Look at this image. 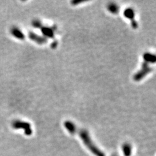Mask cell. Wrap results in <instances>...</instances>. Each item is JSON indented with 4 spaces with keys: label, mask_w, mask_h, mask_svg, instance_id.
Instances as JSON below:
<instances>
[{
    "label": "cell",
    "mask_w": 156,
    "mask_h": 156,
    "mask_svg": "<svg viewBox=\"0 0 156 156\" xmlns=\"http://www.w3.org/2000/svg\"><path fill=\"white\" fill-rule=\"evenodd\" d=\"M79 135L85 145L92 151V153L97 156H104V153H102L101 151L99 149H98L97 147H95V145L93 144L87 131L84 129L81 130L79 133Z\"/></svg>",
    "instance_id": "6da1fadb"
},
{
    "label": "cell",
    "mask_w": 156,
    "mask_h": 156,
    "mask_svg": "<svg viewBox=\"0 0 156 156\" xmlns=\"http://www.w3.org/2000/svg\"><path fill=\"white\" fill-rule=\"evenodd\" d=\"M152 68L149 67L148 63L145 61L142 63L141 69L138 71L134 76V79L138 82L141 81L144 77H145L147 74H149L152 71Z\"/></svg>",
    "instance_id": "7a4b0ae2"
},
{
    "label": "cell",
    "mask_w": 156,
    "mask_h": 156,
    "mask_svg": "<svg viewBox=\"0 0 156 156\" xmlns=\"http://www.w3.org/2000/svg\"><path fill=\"white\" fill-rule=\"evenodd\" d=\"M29 37L31 39L35 41L39 44H44L47 42V39L45 37H41L37 34L33 33V32H30L29 34Z\"/></svg>",
    "instance_id": "3957f363"
},
{
    "label": "cell",
    "mask_w": 156,
    "mask_h": 156,
    "mask_svg": "<svg viewBox=\"0 0 156 156\" xmlns=\"http://www.w3.org/2000/svg\"><path fill=\"white\" fill-rule=\"evenodd\" d=\"M41 31L43 34L45 36V38L48 37V38H53L54 37V32L55 30V26L53 27H42Z\"/></svg>",
    "instance_id": "277c9868"
},
{
    "label": "cell",
    "mask_w": 156,
    "mask_h": 156,
    "mask_svg": "<svg viewBox=\"0 0 156 156\" xmlns=\"http://www.w3.org/2000/svg\"><path fill=\"white\" fill-rule=\"evenodd\" d=\"M124 15L126 18L130 19L131 20H134L135 17L134 10L131 8H127L124 12Z\"/></svg>",
    "instance_id": "5b68a950"
},
{
    "label": "cell",
    "mask_w": 156,
    "mask_h": 156,
    "mask_svg": "<svg viewBox=\"0 0 156 156\" xmlns=\"http://www.w3.org/2000/svg\"><path fill=\"white\" fill-rule=\"evenodd\" d=\"M143 58L147 63H154L156 62V56L149 53H146L143 55Z\"/></svg>",
    "instance_id": "8992f818"
},
{
    "label": "cell",
    "mask_w": 156,
    "mask_h": 156,
    "mask_svg": "<svg viewBox=\"0 0 156 156\" xmlns=\"http://www.w3.org/2000/svg\"><path fill=\"white\" fill-rule=\"evenodd\" d=\"M65 127L67 130L71 134H75L76 132V127L74 124L70 121H66L65 123Z\"/></svg>",
    "instance_id": "52a82bcc"
},
{
    "label": "cell",
    "mask_w": 156,
    "mask_h": 156,
    "mask_svg": "<svg viewBox=\"0 0 156 156\" xmlns=\"http://www.w3.org/2000/svg\"><path fill=\"white\" fill-rule=\"evenodd\" d=\"M108 10L113 14H117L119 11V7L114 3H110L108 6Z\"/></svg>",
    "instance_id": "ba28073f"
},
{
    "label": "cell",
    "mask_w": 156,
    "mask_h": 156,
    "mask_svg": "<svg viewBox=\"0 0 156 156\" xmlns=\"http://www.w3.org/2000/svg\"><path fill=\"white\" fill-rule=\"evenodd\" d=\"M13 33V34L16 37V38H18L19 39H24V36L23 35V34L20 31H19L18 29H14L12 31Z\"/></svg>",
    "instance_id": "9c48e42d"
},
{
    "label": "cell",
    "mask_w": 156,
    "mask_h": 156,
    "mask_svg": "<svg viewBox=\"0 0 156 156\" xmlns=\"http://www.w3.org/2000/svg\"><path fill=\"white\" fill-rule=\"evenodd\" d=\"M123 152H124L125 156H129L131 155V149L129 145H127V144L124 145V146H123Z\"/></svg>",
    "instance_id": "30bf717a"
},
{
    "label": "cell",
    "mask_w": 156,
    "mask_h": 156,
    "mask_svg": "<svg viewBox=\"0 0 156 156\" xmlns=\"http://www.w3.org/2000/svg\"><path fill=\"white\" fill-rule=\"evenodd\" d=\"M33 25L34 27L36 28H41L42 27V23L39 20H34L33 22Z\"/></svg>",
    "instance_id": "8fae6325"
},
{
    "label": "cell",
    "mask_w": 156,
    "mask_h": 156,
    "mask_svg": "<svg viewBox=\"0 0 156 156\" xmlns=\"http://www.w3.org/2000/svg\"><path fill=\"white\" fill-rule=\"evenodd\" d=\"M131 26H132V27L133 28L136 29V28H138V23H137V22L134 19L131 20Z\"/></svg>",
    "instance_id": "7c38bea8"
},
{
    "label": "cell",
    "mask_w": 156,
    "mask_h": 156,
    "mask_svg": "<svg viewBox=\"0 0 156 156\" xmlns=\"http://www.w3.org/2000/svg\"><path fill=\"white\" fill-rule=\"evenodd\" d=\"M57 44H58V43H57V42L55 41H54L52 44V47L53 48V49H55V47H57Z\"/></svg>",
    "instance_id": "4fadbf2b"
},
{
    "label": "cell",
    "mask_w": 156,
    "mask_h": 156,
    "mask_svg": "<svg viewBox=\"0 0 156 156\" xmlns=\"http://www.w3.org/2000/svg\"></svg>",
    "instance_id": "5bb4252c"
}]
</instances>
